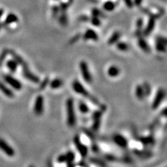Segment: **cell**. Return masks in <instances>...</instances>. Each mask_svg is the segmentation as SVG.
Returning <instances> with one entry per match:
<instances>
[{
  "mask_svg": "<svg viewBox=\"0 0 167 167\" xmlns=\"http://www.w3.org/2000/svg\"><path fill=\"white\" fill-rule=\"evenodd\" d=\"M71 87L72 90H73L76 93L80 95L82 97L88 100L89 101L93 104V105H97L98 107H99L100 109H103V110L105 111L106 110L105 106L102 105V104L100 103L99 100L95 97V96H93L78 79H74V80L72 81Z\"/></svg>",
  "mask_w": 167,
  "mask_h": 167,
  "instance_id": "6da1fadb",
  "label": "cell"
},
{
  "mask_svg": "<svg viewBox=\"0 0 167 167\" xmlns=\"http://www.w3.org/2000/svg\"><path fill=\"white\" fill-rule=\"evenodd\" d=\"M66 123L68 127H75L77 123L75 102L72 98H68L66 100Z\"/></svg>",
  "mask_w": 167,
  "mask_h": 167,
  "instance_id": "7a4b0ae2",
  "label": "cell"
},
{
  "mask_svg": "<svg viewBox=\"0 0 167 167\" xmlns=\"http://www.w3.org/2000/svg\"><path fill=\"white\" fill-rule=\"evenodd\" d=\"M79 70L81 77L85 82L88 84H91L93 82V76L91 70L89 69V66L86 61H81L79 63Z\"/></svg>",
  "mask_w": 167,
  "mask_h": 167,
  "instance_id": "3957f363",
  "label": "cell"
},
{
  "mask_svg": "<svg viewBox=\"0 0 167 167\" xmlns=\"http://www.w3.org/2000/svg\"><path fill=\"white\" fill-rule=\"evenodd\" d=\"M105 110L100 109L94 111L92 114V129L94 132H98L100 129L102 122V117Z\"/></svg>",
  "mask_w": 167,
  "mask_h": 167,
  "instance_id": "277c9868",
  "label": "cell"
},
{
  "mask_svg": "<svg viewBox=\"0 0 167 167\" xmlns=\"http://www.w3.org/2000/svg\"><path fill=\"white\" fill-rule=\"evenodd\" d=\"M165 98H166V91L164 88H159L156 92L155 97L153 98V103H152V109L153 110H156L158 109L161 104L163 103Z\"/></svg>",
  "mask_w": 167,
  "mask_h": 167,
  "instance_id": "5b68a950",
  "label": "cell"
},
{
  "mask_svg": "<svg viewBox=\"0 0 167 167\" xmlns=\"http://www.w3.org/2000/svg\"><path fill=\"white\" fill-rule=\"evenodd\" d=\"M73 142L77 151L79 152L81 157H82L83 158L86 157L88 153V148L86 145L81 142L80 137H79V135H76V136L74 137Z\"/></svg>",
  "mask_w": 167,
  "mask_h": 167,
  "instance_id": "8992f818",
  "label": "cell"
},
{
  "mask_svg": "<svg viewBox=\"0 0 167 167\" xmlns=\"http://www.w3.org/2000/svg\"><path fill=\"white\" fill-rule=\"evenodd\" d=\"M4 79L6 82L9 86H11L13 88L15 89L16 91H20L22 88V84L20 80H18V79H16V77H14L13 76L11 75H4L3 76Z\"/></svg>",
  "mask_w": 167,
  "mask_h": 167,
  "instance_id": "52a82bcc",
  "label": "cell"
},
{
  "mask_svg": "<svg viewBox=\"0 0 167 167\" xmlns=\"http://www.w3.org/2000/svg\"><path fill=\"white\" fill-rule=\"evenodd\" d=\"M44 97L38 95L36 98L33 105V112L36 116H41L44 112Z\"/></svg>",
  "mask_w": 167,
  "mask_h": 167,
  "instance_id": "ba28073f",
  "label": "cell"
},
{
  "mask_svg": "<svg viewBox=\"0 0 167 167\" xmlns=\"http://www.w3.org/2000/svg\"><path fill=\"white\" fill-rule=\"evenodd\" d=\"M22 75L24 76V77H25L26 79L31 81V82H33L34 84H38L40 81V77L31 71L29 68V66H27L22 68Z\"/></svg>",
  "mask_w": 167,
  "mask_h": 167,
  "instance_id": "9c48e42d",
  "label": "cell"
},
{
  "mask_svg": "<svg viewBox=\"0 0 167 167\" xmlns=\"http://www.w3.org/2000/svg\"><path fill=\"white\" fill-rule=\"evenodd\" d=\"M112 141L116 146L121 148H127L128 147V140L125 138L123 135L120 134H115L112 137Z\"/></svg>",
  "mask_w": 167,
  "mask_h": 167,
  "instance_id": "30bf717a",
  "label": "cell"
},
{
  "mask_svg": "<svg viewBox=\"0 0 167 167\" xmlns=\"http://www.w3.org/2000/svg\"><path fill=\"white\" fill-rule=\"evenodd\" d=\"M0 150H1L3 153H4L6 155L10 157H13L16 154L13 148L1 138H0Z\"/></svg>",
  "mask_w": 167,
  "mask_h": 167,
  "instance_id": "8fae6325",
  "label": "cell"
},
{
  "mask_svg": "<svg viewBox=\"0 0 167 167\" xmlns=\"http://www.w3.org/2000/svg\"><path fill=\"white\" fill-rule=\"evenodd\" d=\"M166 39L164 37L157 36V38H156L155 49L159 52H166Z\"/></svg>",
  "mask_w": 167,
  "mask_h": 167,
  "instance_id": "7c38bea8",
  "label": "cell"
},
{
  "mask_svg": "<svg viewBox=\"0 0 167 167\" xmlns=\"http://www.w3.org/2000/svg\"><path fill=\"white\" fill-rule=\"evenodd\" d=\"M134 153L137 157L142 159H149L153 155V153L149 150H134Z\"/></svg>",
  "mask_w": 167,
  "mask_h": 167,
  "instance_id": "4fadbf2b",
  "label": "cell"
},
{
  "mask_svg": "<svg viewBox=\"0 0 167 167\" xmlns=\"http://www.w3.org/2000/svg\"><path fill=\"white\" fill-rule=\"evenodd\" d=\"M8 54H10L12 56V57L13 58L14 60L16 61V62L18 63V64L21 66L22 68L28 66L27 63H26V61H25V59L22 58L21 56H20L19 54H18V53H16V52L13 51V50H9Z\"/></svg>",
  "mask_w": 167,
  "mask_h": 167,
  "instance_id": "5bb4252c",
  "label": "cell"
},
{
  "mask_svg": "<svg viewBox=\"0 0 167 167\" xmlns=\"http://www.w3.org/2000/svg\"><path fill=\"white\" fill-rule=\"evenodd\" d=\"M155 26V19L153 18H150V19L148 20L147 26H146V29H144L143 31V34L145 36H148L150 33H152V31L154 30V28Z\"/></svg>",
  "mask_w": 167,
  "mask_h": 167,
  "instance_id": "9a60e30c",
  "label": "cell"
},
{
  "mask_svg": "<svg viewBox=\"0 0 167 167\" xmlns=\"http://www.w3.org/2000/svg\"><path fill=\"white\" fill-rule=\"evenodd\" d=\"M83 38L85 40H93V41H98L99 37H98V35L97 34V33H96V31L93 30V29H87L86 32L84 33Z\"/></svg>",
  "mask_w": 167,
  "mask_h": 167,
  "instance_id": "2e32d148",
  "label": "cell"
},
{
  "mask_svg": "<svg viewBox=\"0 0 167 167\" xmlns=\"http://www.w3.org/2000/svg\"><path fill=\"white\" fill-rule=\"evenodd\" d=\"M0 91L2 92V93L5 96L8 97L9 98H14L15 93L13 91L12 89L9 88L5 84H4L1 81H0Z\"/></svg>",
  "mask_w": 167,
  "mask_h": 167,
  "instance_id": "e0dca14e",
  "label": "cell"
},
{
  "mask_svg": "<svg viewBox=\"0 0 167 167\" xmlns=\"http://www.w3.org/2000/svg\"><path fill=\"white\" fill-rule=\"evenodd\" d=\"M107 73L109 77L116 78L120 75V70L118 66H115V65H112V66L109 67V68L107 69Z\"/></svg>",
  "mask_w": 167,
  "mask_h": 167,
  "instance_id": "ac0fdd59",
  "label": "cell"
},
{
  "mask_svg": "<svg viewBox=\"0 0 167 167\" xmlns=\"http://www.w3.org/2000/svg\"><path fill=\"white\" fill-rule=\"evenodd\" d=\"M49 86L52 90H57L64 86V81L59 77L54 78L52 80L50 81Z\"/></svg>",
  "mask_w": 167,
  "mask_h": 167,
  "instance_id": "d6986e66",
  "label": "cell"
},
{
  "mask_svg": "<svg viewBox=\"0 0 167 167\" xmlns=\"http://www.w3.org/2000/svg\"><path fill=\"white\" fill-rule=\"evenodd\" d=\"M135 96L139 101H142L146 98V95L142 84H137L135 87Z\"/></svg>",
  "mask_w": 167,
  "mask_h": 167,
  "instance_id": "ffe728a7",
  "label": "cell"
},
{
  "mask_svg": "<svg viewBox=\"0 0 167 167\" xmlns=\"http://www.w3.org/2000/svg\"><path fill=\"white\" fill-rule=\"evenodd\" d=\"M138 45L140 47V49L143 52H144L145 53H150V51H151L149 45L146 42V40L143 38H139Z\"/></svg>",
  "mask_w": 167,
  "mask_h": 167,
  "instance_id": "44dd1931",
  "label": "cell"
},
{
  "mask_svg": "<svg viewBox=\"0 0 167 167\" xmlns=\"http://www.w3.org/2000/svg\"><path fill=\"white\" fill-rule=\"evenodd\" d=\"M139 141L145 146H153L155 144V138L150 135L148 137H142L139 139Z\"/></svg>",
  "mask_w": 167,
  "mask_h": 167,
  "instance_id": "7402d4cb",
  "label": "cell"
},
{
  "mask_svg": "<svg viewBox=\"0 0 167 167\" xmlns=\"http://www.w3.org/2000/svg\"><path fill=\"white\" fill-rule=\"evenodd\" d=\"M78 109H79V112L82 114H86L90 112V108L88 105L82 100H80L78 103Z\"/></svg>",
  "mask_w": 167,
  "mask_h": 167,
  "instance_id": "603a6c76",
  "label": "cell"
},
{
  "mask_svg": "<svg viewBox=\"0 0 167 167\" xmlns=\"http://www.w3.org/2000/svg\"><path fill=\"white\" fill-rule=\"evenodd\" d=\"M18 21V18L16 14L9 13L8 16H6V18L3 25H6V26L9 25H11V24L14 23V22H16Z\"/></svg>",
  "mask_w": 167,
  "mask_h": 167,
  "instance_id": "cb8c5ba5",
  "label": "cell"
},
{
  "mask_svg": "<svg viewBox=\"0 0 167 167\" xmlns=\"http://www.w3.org/2000/svg\"><path fill=\"white\" fill-rule=\"evenodd\" d=\"M19 65L18 64V63L16 62L14 59H12V60H8L6 62V66L8 68V69L9 70V71L12 73H14V72H16L17 69H18V67Z\"/></svg>",
  "mask_w": 167,
  "mask_h": 167,
  "instance_id": "d4e9b609",
  "label": "cell"
},
{
  "mask_svg": "<svg viewBox=\"0 0 167 167\" xmlns=\"http://www.w3.org/2000/svg\"><path fill=\"white\" fill-rule=\"evenodd\" d=\"M120 38V33L118 32V31H115V32L110 36V38H109L108 44L109 45L116 44V42L119 40Z\"/></svg>",
  "mask_w": 167,
  "mask_h": 167,
  "instance_id": "484cf974",
  "label": "cell"
},
{
  "mask_svg": "<svg viewBox=\"0 0 167 167\" xmlns=\"http://www.w3.org/2000/svg\"><path fill=\"white\" fill-rule=\"evenodd\" d=\"M143 26H144V20H143L142 18H139L137 21V29L136 32H135V35H136L137 36L139 37L141 35H142V29Z\"/></svg>",
  "mask_w": 167,
  "mask_h": 167,
  "instance_id": "4316f807",
  "label": "cell"
},
{
  "mask_svg": "<svg viewBox=\"0 0 167 167\" xmlns=\"http://www.w3.org/2000/svg\"><path fill=\"white\" fill-rule=\"evenodd\" d=\"M142 86L143 88H144L146 97H149L152 93V87L150 84L148 83V81H144V82L143 83Z\"/></svg>",
  "mask_w": 167,
  "mask_h": 167,
  "instance_id": "83f0119b",
  "label": "cell"
},
{
  "mask_svg": "<svg viewBox=\"0 0 167 167\" xmlns=\"http://www.w3.org/2000/svg\"><path fill=\"white\" fill-rule=\"evenodd\" d=\"M115 8H116V4L111 1H106L103 4V8L106 11H109H109H112L113 10H114Z\"/></svg>",
  "mask_w": 167,
  "mask_h": 167,
  "instance_id": "f1b7e54d",
  "label": "cell"
},
{
  "mask_svg": "<svg viewBox=\"0 0 167 167\" xmlns=\"http://www.w3.org/2000/svg\"><path fill=\"white\" fill-rule=\"evenodd\" d=\"M116 48L120 52H127L129 50V45L125 42H117Z\"/></svg>",
  "mask_w": 167,
  "mask_h": 167,
  "instance_id": "f546056e",
  "label": "cell"
},
{
  "mask_svg": "<svg viewBox=\"0 0 167 167\" xmlns=\"http://www.w3.org/2000/svg\"><path fill=\"white\" fill-rule=\"evenodd\" d=\"M66 164L68 163H71V162H74V160L75 159V153H73L72 151H67L66 153Z\"/></svg>",
  "mask_w": 167,
  "mask_h": 167,
  "instance_id": "4dcf8cb0",
  "label": "cell"
},
{
  "mask_svg": "<svg viewBox=\"0 0 167 167\" xmlns=\"http://www.w3.org/2000/svg\"><path fill=\"white\" fill-rule=\"evenodd\" d=\"M8 49H4L3 50V51L1 52V53L0 54V67L2 66V64L4 62L6 58L7 55L8 54Z\"/></svg>",
  "mask_w": 167,
  "mask_h": 167,
  "instance_id": "1f68e13d",
  "label": "cell"
},
{
  "mask_svg": "<svg viewBox=\"0 0 167 167\" xmlns=\"http://www.w3.org/2000/svg\"><path fill=\"white\" fill-rule=\"evenodd\" d=\"M50 79L48 77H45L43 80L40 81L39 84H40V86H39V89L40 90H44L45 88L47 87L48 85H49L50 83Z\"/></svg>",
  "mask_w": 167,
  "mask_h": 167,
  "instance_id": "d6a6232c",
  "label": "cell"
},
{
  "mask_svg": "<svg viewBox=\"0 0 167 167\" xmlns=\"http://www.w3.org/2000/svg\"><path fill=\"white\" fill-rule=\"evenodd\" d=\"M59 22L62 25H66L68 24V17H67V15L66 14V12H62L61 16L59 17Z\"/></svg>",
  "mask_w": 167,
  "mask_h": 167,
  "instance_id": "836d02e7",
  "label": "cell"
},
{
  "mask_svg": "<svg viewBox=\"0 0 167 167\" xmlns=\"http://www.w3.org/2000/svg\"><path fill=\"white\" fill-rule=\"evenodd\" d=\"M91 162L96 165H98V166H99L100 167L106 166L105 163L104 162L103 160H101V159H98V158H91Z\"/></svg>",
  "mask_w": 167,
  "mask_h": 167,
  "instance_id": "e575fe53",
  "label": "cell"
},
{
  "mask_svg": "<svg viewBox=\"0 0 167 167\" xmlns=\"http://www.w3.org/2000/svg\"><path fill=\"white\" fill-rule=\"evenodd\" d=\"M90 20L91 23L93 26H95V27H98V26L101 25V22H100V20L98 18V17L93 16L92 18Z\"/></svg>",
  "mask_w": 167,
  "mask_h": 167,
  "instance_id": "d590c367",
  "label": "cell"
},
{
  "mask_svg": "<svg viewBox=\"0 0 167 167\" xmlns=\"http://www.w3.org/2000/svg\"><path fill=\"white\" fill-rule=\"evenodd\" d=\"M57 162L59 163V164H63V163H66V155L64 154H61L59 155L57 158Z\"/></svg>",
  "mask_w": 167,
  "mask_h": 167,
  "instance_id": "8d00e7d4",
  "label": "cell"
},
{
  "mask_svg": "<svg viewBox=\"0 0 167 167\" xmlns=\"http://www.w3.org/2000/svg\"><path fill=\"white\" fill-rule=\"evenodd\" d=\"M91 13H92V16H94V17H99V16H103V14L102 13L101 11H100L99 9H98L96 8H94L92 9Z\"/></svg>",
  "mask_w": 167,
  "mask_h": 167,
  "instance_id": "74e56055",
  "label": "cell"
},
{
  "mask_svg": "<svg viewBox=\"0 0 167 167\" xmlns=\"http://www.w3.org/2000/svg\"><path fill=\"white\" fill-rule=\"evenodd\" d=\"M68 6H69V4L61 3L60 7H59V11H61V12H66Z\"/></svg>",
  "mask_w": 167,
  "mask_h": 167,
  "instance_id": "f35d334b",
  "label": "cell"
},
{
  "mask_svg": "<svg viewBox=\"0 0 167 167\" xmlns=\"http://www.w3.org/2000/svg\"><path fill=\"white\" fill-rule=\"evenodd\" d=\"M59 12V7L57 6V5L54 6L52 7V16L54 18H57Z\"/></svg>",
  "mask_w": 167,
  "mask_h": 167,
  "instance_id": "ab89813d",
  "label": "cell"
},
{
  "mask_svg": "<svg viewBox=\"0 0 167 167\" xmlns=\"http://www.w3.org/2000/svg\"><path fill=\"white\" fill-rule=\"evenodd\" d=\"M81 37V35L80 34H77L75 35V36L72 37V38L70 39V44H73V43H75L76 42H77L78 40H79V38H80Z\"/></svg>",
  "mask_w": 167,
  "mask_h": 167,
  "instance_id": "60d3db41",
  "label": "cell"
},
{
  "mask_svg": "<svg viewBox=\"0 0 167 167\" xmlns=\"http://www.w3.org/2000/svg\"><path fill=\"white\" fill-rule=\"evenodd\" d=\"M126 6L129 8H132L134 6V3L132 0H124Z\"/></svg>",
  "mask_w": 167,
  "mask_h": 167,
  "instance_id": "b9f144b4",
  "label": "cell"
},
{
  "mask_svg": "<svg viewBox=\"0 0 167 167\" xmlns=\"http://www.w3.org/2000/svg\"><path fill=\"white\" fill-rule=\"evenodd\" d=\"M89 20H90L89 19V18L86 16H81L79 18V20L81 22H87V21H88Z\"/></svg>",
  "mask_w": 167,
  "mask_h": 167,
  "instance_id": "7bdbcfd3",
  "label": "cell"
},
{
  "mask_svg": "<svg viewBox=\"0 0 167 167\" xmlns=\"http://www.w3.org/2000/svg\"><path fill=\"white\" fill-rule=\"evenodd\" d=\"M142 1H143V0H134L133 3H134V4L135 6H137V7H140L142 4Z\"/></svg>",
  "mask_w": 167,
  "mask_h": 167,
  "instance_id": "ee69618b",
  "label": "cell"
},
{
  "mask_svg": "<svg viewBox=\"0 0 167 167\" xmlns=\"http://www.w3.org/2000/svg\"><path fill=\"white\" fill-rule=\"evenodd\" d=\"M92 150H93V152H94V153H98V146L97 144H93L92 145Z\"/></svg>",
  "mask_w": 167,
  "mask_h": 167,
  "instance_id": "f6af8a7d",
  "label": "cell"
},
{
  "mask_svg": "<svg viewBox=\"0 0 167 167\" xmlns=\"http://www.w3.org/2000/svg\"><path fill=\"white\" fill-rule=\"evenodd\" d=\"M4 10L3 8H0V18H1V16L4 15Z\"/></svg>",
  "mask_w": 167,
  "mask_h": 167,
  "instance_id": "bcb514c9",
  "label": "cell"
},
{
  "mask_svg": "<svg viewBox=\"0 0 167 167\" xmlns=\"http://www.w3.org/2000/svg\"><path fill=\"white\" fill-rule=\"evenodd\" d=\"M3 26H4L3 23H1V22H0V30H1V28H2V27H3Z\"/></svg>",
  "mask_w": 167,
  "mask_h": 167,
  "instance_id": "7dc6e473",
  "label": "cell"
},
{
  "mask_svg": "<svg viewBox=\"0 0 167 167\" xmlns=\"http://www.w3.org/2000/svg\"><path fill=\"white\" fill-rule=\"evenodd\" d=\"M28 167H35V166H33V165H29Z\"/></svg>",
  "mask_w": 167,
  "mask_h": 167,
  "instance_id": "c3c4849f",
  "label": "cell"
},
{
  "mask_svg": "<svg viewBox=\"0 0 167 167\" xmlns=\"http://www.w3.org/2000/svg\"><path fill=\"white\" fill-rule=\"evenodd\" d=\"M69 1H70V3H71V2H72V1H73V0H69Z\"/></svg>",
  "mask_w": 167,
  "mask_h": 167,
  "instance_id": "681fc988",
  "label": "cell"
}]
</instances>
